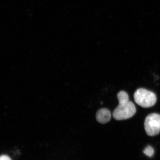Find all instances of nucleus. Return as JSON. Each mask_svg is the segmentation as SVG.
Returning a JSON list of instances; mask_svg holds the SVG:
<instances>
[{
	"instance_id": "f257e3e1",
	"label": "nucleus",
	"mask_w": 160,
	"mask_h": 160,
	"mask_svg": "<svg viewBox=\"0 0 160 160\" xmlns=\"http://www.w3.org/2000/svg\"><path fill=\"white\" fill-rule=\"evenodd\" d=\"M136 112V108L134 104L131 101L120 102L118 106L114 109L112 116L115 119L126 120L134 115Z\"/></svg>"
},
{
	"instance_id": "f03ea898",
	"label": "nucleus",
	"mask_w": 160,
	"mask_h": 160,
	"mask_svg": "<svg viewBox=\"0 0 160 160\" xmlns=\"http://www.w3.org/2000/svg\"><path fill=\"white\" fill-rule=\"evenodd\" d=\"M133 97L135 102L143 108L152 107L157 102L156 95L154 92L143 88L138 89Z\"/></svg>"
},
{
	"instance_id": "7ed1b4c3",
	"label": "nucleus",
	"mask_w": 160,
	"mask_h": 160,
	"mask_svg": "<svg viewBox=\"0 0 160 160\" xmlns=\"http://www.w3.org/2000/svg\"><path fill=\"white\" fill-rule=\"evenodd\" d=\"M144 126L148 135H157L160 132V115L153 113L147 116L144 122Z\"/></svg>"
},
{
	"instance_id": "20e7f679",
	"label": "nucleus",
	"mask_w": 160,
	"mask_h": 160,
	"mask_svg": "<svg viewBox=\"0 0 160 160\" xmlns=\"http://www.w3.org/2000/svg\"><path fill=\"white\" fill-rule=\"evenodd\" d=\"M111 118V114L109 109L102 108L99 109L96 113V119L101 124L108 122Z\"/></svg>"
},
{
	"instance_id": "39448f33",
	"label": "nucleus",
	"mask_w": 160,
	"mask_h": 160,
	"mask_svg": "<svg viewBox=\"0 0 160 160\" xmlns=\"http://www.w3.org/2000/svg\"><path fill=\"white\" fill-rule=\"evenodd\" d=\"M143 152H144V154H146L147 156L151 157L154 154V151L152 146H148L145 148Z\"/></svg>"
},
{
	"instance_id": "423d86ee",
	"label": "nucleus",
	"mask_w": 160,
	"mask_h": 160,
	"mask_svg": "<svg viewBox=\"0 0 160 160\" xmlns=\"http://www.w3.org/2000/svg\"><path fill=\"white\" fill-rule=\"evenodd\" d=\"M0 160H12L8 156L6 155H3L0 156Z\"/></svg>"
}]
</instances>
